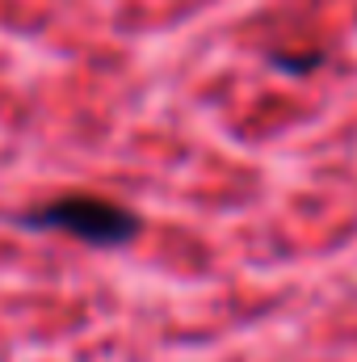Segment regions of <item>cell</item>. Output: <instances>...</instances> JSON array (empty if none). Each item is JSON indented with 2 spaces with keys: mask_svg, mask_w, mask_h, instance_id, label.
<instances>
[{
  "mask_svg": "<svg viewBox=\"0 0 357 362\" xmlns=\"http://www.w3.org/2000/svg\"><path fill=\"white\" fill-rule=\"evenodd\" d=\"M21 223L38 228V232H68V236H76L85 245H101V249L126 245L139 232L135 211H126L118 202H105V198H92V194H72V198L51 202V206L25 211Z\"/></svg>",
  "mask_w": 357,
  "mask_h": 362,
  "instance_id": "obj_1",
  "label": "cell"
}]
</instances>
